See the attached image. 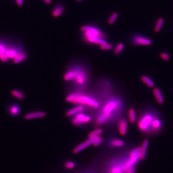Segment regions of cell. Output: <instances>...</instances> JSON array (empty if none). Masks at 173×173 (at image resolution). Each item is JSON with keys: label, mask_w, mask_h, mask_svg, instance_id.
<instances>
[{"label": "cell", "mask_w": 173, "mask_h": 173, "mask_svg": "<svg viewBox=\"0 0 173 173\" xmlns=\"http://www.w3.org/2000/svg\"><path fill=\"white\" fill-rule=\"evenodd\" d=\"M103 141V138L99 136L96 137V139L94 141L93 145L94 146H98L102 143Z\"/></svg>", "instance_id": "30"}, {"label": "cell", "mask_w": 173, "mask_h": 173, "mask_svg": "<svg viewBox=\"0 0 173 173\" xmlns=\"http://www.w3.org/2000/svg\"><path fill=\"white\" fill-rule=\"evenodd\" d=\"M16 4L19 6H21L24 4V0H16Z\"/></svg>", "instance_id": "34"}, {"label": "cell", "mask_w": 173, "mask_h": 173, "mask_svg": "<svg viewBox=\"0 0 173 173\" xmlns=\"http://www.w3.org/2000/svg\"><path fill=\"white\" fill-rule=\"evenodd\" d=\"M64 79L66 81H73L77 85H84L87 81L88 75L84 69L77 67L68 70Z\"/></svg>", "instance_id": "4"}, {"label": "cell", "mask_w": 173, "mask_h": 173, "mask_svg": "<svg viewBox=\"0 0 173 173\" xmlns=\"http://www.w3.org/2000/svg\"><path fill=\"white\" fill-rule=\"evenodd\" d=\"M102 133V129L101 128H97L95 129L94 131L91 132L90 134H88V138H94V137H98Z\"/></svg>", "instance_id": "25"}, {"label": "cell", "mask_w": 173, "mask_h": 173, "mask_svg": "<svg viewBox=\"0 0 173 173\" xmlns=\"http://www.w3.org/2000/svg\"><path fill=\"white\" fill-rule=\"evenodd\" d=\"M132 43L137 46H148L151 45V40L141 35H135L132 38Z\"/></svg>", "instance_id": "8"}, {"label": "cell", "mask_w": 173, "mask_h": 173, "mask_svg": "<svg viewBox=\"0 0 173 173\" xmlns=\"http://www.w3.org/2000/svg\"><path fill=\"white\" fill-rule=\"evenodd\" d=\"M11 94L15 98L19 100H22L25 98V94L21 91L17 90H13Z\"/></svg>", "instance_id": "22"}, {"label": "cell", "mask_w": 173, "mask_h": 173, "mask_svg": "<svg viewBox=\"0 0 173 173\" xmlns=\"http://www.w3.org/2000/svg\"><path fill=\"white\" fill-rule=\"evenodd\" d=\"M141 148L137 147L132 150L129 153V158L125 163V166L126 169L134 167L135 166L140 159V153Z\"/></svg>", "instance_id": "6"}, {"label": "cell", "mask_w": 173, "mask_h": 173, "mask_svg": "<svg viewBox=\"0 0 173 173\" xmlns=\"http://www.w3.org/2000/svg\"><path fill=\"white\" fill-rule=\"evenodd\" d=\"M118 17V13H114L112 15H111L109 18L108 19V23L110 25H112L114 23L115 21L117 20Z\"/></svg>", "instance_id": "27"}, {"label": "cell", "mask_w": 173, "mask_h": 173, "mask_svg": "<svg viewBox=\"0 0 173 173\" xmlns=\"http://www.w3.org/2000/svg\"><path fill=\"white\" fill-rule=\"evenodd\" d=\"M156 117L150 113H146L143 114L137 122L139 129L144 133H150L152 131V123Z\"/></svg>", "instance_id": "5"}, {"label": "cell", "mask_w": 173, "mask_h": 173, "mask_svg": "<svg viewBox=\"0 0 173 173\" xmlns=\"http://www.w3.org/2000/svg\"><path fill=\"white\" fill-rule=\"evenodd\" d=\"M76 1H82V0H76Z\"/></svg>", "instance_id": "36"}, {"label": "cell", "mask_w": 173, "mask_h": 173, "mask_svg": "<svg viewBox=\"0 0 173 173\" xmlns=\"http://www.w3.org/2000/svg\"><path fill=\"white\" fill-rule=\"evenodd\" d=\"M91 120V117L90 115L85 114L82 113L73 116L72 122L73 124L76 125H80L87 124Z\"/></svg>", "instance_id": "7"}, {"label": "cell", "mask_w": 173, "mask_h": 173, "mask_svg": "<svg viewBox=\"0 0 173 173\" xmlns=\"http://www.w3.org/2000/svg\"><path fill=\"white\" fill-rule=\"evenodd\" d=\"M43 1L47 4H50L52 3V0H43Z\"/></svg>", "instance_id": "35"}, {"label": "cell", "mask_w": 173, "mask_h": 173, "mask_svg": "<svg viewBox=\"0 0 173 173\" xmlns=\"http://www.w3.org/2000/svg\"><path fill=\"white\" fill-rule=\"evenodd\" d=\"M65 166L66 168H68L69 169H73L75 167V164L74 162H73L72 161H68V162L65 163Z\"/></svg>", "instance_id": "32"}, {"label": "cell", "mask_w": 173, "mask_h": 173, "mask_svg": "<svg viewBox=\"0 0 173 173\" xmlns=\"http://www.w3.org/2000/svg\"><path fill=\"white\" fill-rule=\"evenodd\" d=\"M125 166H123V167H114L112 169L111 171V173H122L123 171L126 170Z\"/></svg>", "instance_id": "29"}, {"label": "cell", "mask_w": 173, "mask_h": 173, "mask_svg": "<svg viewBox=\"0 0 173 173\" xmlns=\"http://www.w3.org/2000/svg\"><path fill=\"white\" fill-rule=\"evenodd\" d=\"M95 139H96V137L89 138V139H88L87 140H86V141H84L83 143H81L79 144V145H77L74 148V153L75 154H77V153L80 152V151H82L85 148L88 147V146H90V145L93 144Z\"/></svg>", "instance_id": "9"}, {"label": "cell", "mask_w": 173, "mask_h": 173, "mask_svg": "<svg viewBox=\"0 0 173 173\" xmlns=\"http://www.w3.org/2000/svg\"><path fill=\"white\" fill-rule=\"evenodd\" d=\"M100 46V49L102 50H110L113 48V46L112 44L108 43L107 42L105 43V44H102Z\"/></svg>", "instance_id": "28"}, {"label": "cell", "mask_w": 173, "mask_h": 173, "mask_svg": "<svg viewBox=\"0 0 173 173\" xmlns=\"http://www.w3.org/2000/svg\"><path fill=\"white\" fill-rule=\"evenodd\" d=\"M118 130L121 135H125L128 130V122L125 119H122L118 123Z\"/></svg>", "instance_id": "13"}, {"label": "cell", "mask_w": 173, "mask_h": 173, "mask_svg": "<svg viewBox=\"0 0 173 173\" xmlns=\"http://www.w3.org/2000/svg\"><path fill=\"white\" fill-rule=\"evenodd\" d=\"M160 56V57H161L163 60L164 61H166L169 60L170 58V55L166 53H161Z\"/></svg>", "instance_id": "31"}, {"label": "cell", "mask_w": 173, "mask_h": 173, "mask_svg": "<svg viewBox=\"0 0 173 173\" xmlns=\"http://www.w3.org/2000/svg\"><path fill=\"white\" fill-rule=\"evenodd\" d=\"M153 94L156 99L157 102L160 105L163 104L164 102V98L162 94L161 90H160L158 88H154Z\"/></svg>", "instance_id": "16"}, {"label": "cell", "mask_w": 173, "mask_h": 173, "mask_svg": "<svg viewBox=\"0 0 173 173\" xmlns=\"http://www.w3.org/2000/svg\"><path fill=\"white\" fill-rule=\"evenodd\" d=\"M8 112L10 115L13 117H16L19 114L20 108L18 105L12 104L9 106Z\"/></svg>", "instance_id": "17"}, {"label": "cell", "mask_w": 173, "mask_h": 173, "mask_svg": "<svg viewBox=\"0 0 173 173\" xmlns=\"http://www.w3.org/2000/svg\"><path fill=\"white\" fill-rule=\"evenodd\" d=\"M148 143H149V141L148 140H145L143 141L142 146L140 147L141 148L140 153V160L145 159L147 150L148 147Z\"/></svg>", "instance_id": "18"}, {"label": "cell", "mask_w": 173, "mask_h": 173, "mask_svg": "<svg viewBox=\"0 0 173 173\" xmlns=\"http://www.w3.org/2000/svg\"><path fill=\"white\" fill-rule=\"evenodd\" d=\"M141 80L145 85L149 88H153L154 86V83L152 80L147 76H141Z\"/></svg>", "instance_id": "21"}, {"label": "cell", "mask_w": 173, "mask_h": 173, "mask_svg": "<svg viewBox=\"0 0 173 173\" xmlns=\"http://www.w3.org/2000/svg\"><path fill=\"white\" fill-rule=\"evenodd\" d=\"M45 113L42 111L32 112L28 113L25 115V118L27 120L36 119V118H43L45 117Z\"/></svg>", "instance_id": "12"}, {"label": "cell", "mask_w": 173, "mask_h": 173, "mask_svg": "<svg viewBox=\"0 0 173 173\" xmlns=\"http://www.w3.org/2000/svg\"><path fill=\"white\" fill-rule=\"evenodd\" d=\"M128 118L130 122L134 123L136 120V114L135 110L131 108L128 111Z\"/></svg>", "instance_id": "23"}, {"label": "cell", "mask_w": 173, "mask_h": 173, "mask_svg": "<svg viewBox=\"0 0 173 173\" xmlns=\"http://www.w3.org/2000/svg\"><path fill=\"white\" fill-rule=\"evenodd\" d=\"M135 168H134V167H132L126 169L125 173H135Z\"/></svg>", "instance_id": "33"}, {"label": "cell", "mask_w": 173, "mask_h": 173, "mask_svg": "<svg viewBox=\"0 0 173 173\" xmlns=\"http://www.w3.org/2000/svg\"><path fill=\"white\" fill-rule=\"evenodd\" d=\"M22 51V50H21L16 46H7L6 51V54L9 59H14Z\"/></svg>", "instance_id": "10"}, {"label": "cell", "mask_w": 173, "mask_h": 173, "mask_svg": "<svg viewBox=\"0 0 173 173\" xmlns=\"http://www.w3.org/2000/svg\"><path fill=\"white\" fill-rule=\"evenodd\" d=\"M120 102L117 99H111L103 106L102 111L97 116L96 122L100 125L105 124L112 118L115 111L117 110L120 106Z\"/></svg>", "instance_id": "2"}, {"label": "cell", "mask_w": 173, "mask_h": 173, "mask_svg": "<svg viewBox=\"0 0 173 173\" xmlns=\"http://www.w3.org/2000/svg\"><path fill=\"white\" fill-rule=\"evenodd\" d=\"M124 47H125V45H124V43H119L117 44L114 50V54H117V55L120 54L124 50Z\"/></svg>", "instance_id": "26"}, {"label": "cell", "mask_w": 173, "mask_h": 173, "mask_svg": "<svg viewBox=\"0 0 173 173\" xmlns=\"http://www.w3.org/2000/svg\"><path fill=\"white\" fill-rule=\"evenodd\" d=\"M164 23V19L163 18H159L156 21L155 25L154 30L156 32H159L161 30Z\"/></svg>", "instance_id": "24"}, {"label": "cell", "mask_w": 173, "mask_h": 173, "mask_svg": "<svg viewBox=\"0 0 173 173\" xmlns=\"http://www.w3.org/2000/svg\"><path fill=\"white\" fill-rule=\"evenodd\" d=\"M7 46L4 42L0 41V60L5 63L7 62L9 59L6 54V51Z\"/></svg>", "instance_id": "11"}, {"label": "cell", "mask_w": 173, "mask_h": 173, "mask_svg": "<svg viewBox=\"0 0 173 173\" xmlns=\"http://www.w3.org/2000/svg\"><path fill=\"white\" fill-rule=\"evenodd\" d=\"M110 144L111 146L113 147H121L124 146L125 143L121 140L114 139L111 140Z\"/></svg>", "instance_id": "20"}, {"label": "cell", "mask_w": 173, "mask_h": 173, "mask_svg": "<svg viewBox=\"0 0 173 173\" xmlns=\"http://www.w3.org/2000/svg\"><path fill=\"white\" fill-rule=\"evenodd\" d=\"M27 53L25 51L22 50L15 59H13V62L15 64H19L25 61L27 59Z\"/></svg>", "instance_id": "19"}, {"label": "cell", "mask_w": 173, "mask_h": 173, "mask_svg": "<svg viewBox=\"0 0 173 173\" xmlns=\"http://www.w3.org/2000/svg\"><path fill=\"white\" fill-rule=\"evenodd\" d=\"M65 6L63 4H60L54 6L52 11V16L54 17H58L61 16L65 11Z\"/></svg>", "instance_id": "14"}, {"label": "cell", "mask_w": 173, "mask_h": 173, "mask_svg": "<svg viewBox=\"0 0 173 173\" xmlns=\"http://www.w3.org/2000/svg\"><path fill=\"white\" fill-rule=\"evenodd\" d=\"M84 110V107L83 105H79L69 110L66 112V115L68 117H73L74 115L78 114L79 113H82Z\"/></svg>", "instance_id": "15"}, {"label": "cell", "mask_w": 173, "mask_h": 173, "mask_svg": "<svg viewBox=\"0 0 173 173\" xmlns=\"http://www.w3.org/2000/svg\"><path fill=\"white\" fill-rule=\"evenodd\" d=\"M66 99L69 102L76 105L88 106L94 108H99V102L96 99L80 93H72L66 97Z\"/></svg>", "instance_id": "3"}, {"label": "cell", "mask_w": 173, "mask_h": 173, "mask_svg": "<svg viewBox=\"0 0 173 173\" xmlns=\"http://www.w3.org/2000/svg\"><path fill=\"white\" fill-rule=\"evenodd\" d=\"M80 29L83 32V38L85 42L99 46L107 42L105 34L98 27L88 25L82 26Z\"/></svg>", "instance_id": "1"}]
</instances>
